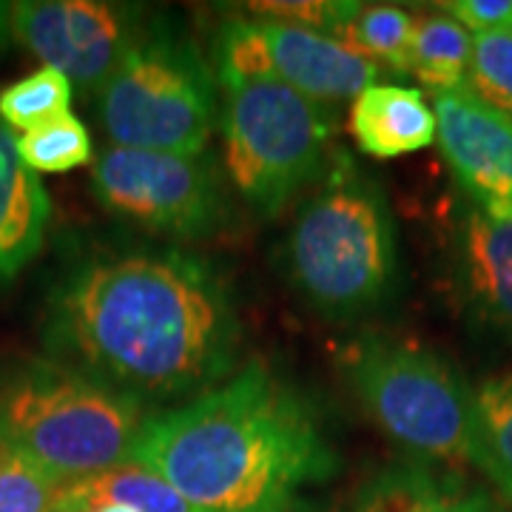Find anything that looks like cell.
<instances>
[{
  "label": "cell",
  "instance_id": "3957f363",
  "mask_svg": "<svg viewBox=\"0 0 512 512\" xmlns=\"http://www.w3.org/2000/svg\"><path fill=\"white\" fill-rule=\"evenodd\" d=\"M325 171L296 211L285 268L313 311L348 322L379 311L396 288V222L379 180L348 151H333Z\"/></svg>",
  "mask_w": 512,
  "mask_h": 512
},
{
  "label": "cell",
  "instance_id": "4fadbf2b",
  "mask_svg": "<svg viewBox=\"0 0 512 512\" xmlns=\"http://www.w3.org/2000/svg\"><path fill=\"white\" fill-rule=\"evenodd\" d=\"M350 512H495V501L461 473L407 458L367 478Z\"/></svg>",
  "mask_w": 512,
  "mask_h": 512
},
{
  "label": "cell",
  "instance_id": "5b68a950",
  "mask_svg": "<svg viewBox=\"0 0 512 512\" xmlns=\"http://www.w3.org/2000/svg\"><path fill=\"white\" fill-rule=\"evenodd\" d=\"M100 126L117 148L200 157L217 123V77L200 46L154 20L97 92Z\"/></svg>",
  "mask_w": 512,
  "mask_h": 512
},
{
  "label": "cell",
  "instance_id": "ac0fdd59",
  "mask_svg": "<svg viewBox=\"0 0 512 512\" xmlns=\"http://www.w3.org/2000/svg\"><path fill=\"white\" fill-rule=\"evenodd\" d=\"M476 467L512 507V373L478 384Z\"/></svg>",
  "mask_w": 512,
  "mask_h": 512
},
{
  "label": "cell",
  "instance_id": "8992f818",
  "mask_svg": "<svg viewBox=\"0 0 512 512\" xmlns=\"http://www.w3.org/2000/svg\"><path fill=\"white\" fill-rule=\"evenodd\" d=\"M345 373L367 416L413 458L476 464V390L450 359L413 342L367 336L348 348Z\"/></svg>",
  "mask_w": 512,
  "mask_h": 512
},
{
  "label": "cell",
  "instance_id": "4316f807",
  "mask_svg": "<svg viewBox=\"0 0 512 512\" xmlns=\"http://www.w3.org/2000/svg\"><path fill=\"white\" fill-rule=\"evenodd\" d=\"M89 512H134L131 507H123V504H100V507H92Z\"/></svg>",
  "mask_w": 512,
  "mask_h": 512
},
{
  "label": "cell",
  "instance_id": "7c38bea8",
  "mask_svg": "<svg viewBox=\"0 0 512 512\" xmlns=\"http://www.w3.org/2000/svg\"><path fill=\"white\" fill-rule=\"evenodd\" d=\"M456 276L478 322L512 342V217L470 205L456 234Z\"/></svg>",
  "mask_w": 512,
  "mask_h": 512
},
{
  "label": "cell",
  "instance_id": "277c9868",
  "mask_svg": "<svg viewBox=\"0 0 512 512\" xmlns=\"http://www.w3.org/2000/svg\"><path fill=\"white\" fill-rule=\"evenodd\" d=\"M146 404L57 359L0 376V444L60 481L131 464Z\"/></svg>",
  "mask_w": 512,
  "mask_h": 512
},
{
  "label": "cell",
  "instance_id": "d4e9b609",
  "mask_svg": "<svg viewBox=\"0 0 512 512\" xmlns=\"http://www.w3.org/2000/svg\"><path fill=\"white\" fill-rule=\"evenodd\" d=\"M362 3H339V0H305V3H248L251 18L285 20L313 32L342 37L348 23L356 18Z\"/></svg>",
  "mask_w": 512,
  "mask_h": 512
},
{
  "label": "cell",
  "instance_id": "6da1fadb",
  "mask_svg": "<svg viewBox=\"0 0 512 512\" xmlns=\"http://www.w3.org/2000/svg\"><path fill=\"white\" fill-rule=\"evenodd\" d=\"M242 322L220 268L180 248L94 256L57 282L46 345L137 402L194 399L225 382Z\"/></svg>",
  "mask_w": 512,
  "mask_h": 512
},
{
  "label": "cell",
  "instance_id": "cb8c5ba5",
  "mask_svg": "<svg viewBox=\"0 0 512 512\" xmlns=\"http://www.w3.org/2000/svg\"><path fill=\"white\" fill-rule=\"evenodd\" d=\"M467 89L487 106L512 114V29L473 35Z\"/></svg>",
  "mask_w": 512,
  "mask_h": 512
},
{
  "label": "cell",
  "instance_id": "ffe728a7",
  "mask_svg": "<svg viewBox=\"0 0 512 512\" xmlns=\"http://www.w3.org/2000/svg\"><path fill=\"white\" fill-rule=\"evenodd\" d=\"M72 83L66 74L52 66H40L37 72L26 74L23 80L6 86L0 92V123L15 131H35V128L55 123L72 114Z\"/></svg>",
  "mask_w": 512,
  "mask_h": 512
},
{
  "label": "cell",
  "instance_id": "30bf717a",
  "mask_svg": "<svg viewBox=\"0 0 512 512\" xmlns=\"http://www.w3.org/2000/svg\"><path fill=\"white\" fill-rule=\"evenodd\" d=\"M436 140L464 194L493 217H512V114L470 89L436 94Z\"/></svg>",
  "mask_w": 512,
  "mask_h": 512
},
{
  "label": "cell",
  "instance_id": "44dd1931",
  "mask_svg": "<svg viewBox=\"0 0 512 512\" xmlns=\"http://www.w3.org/2000/svg\"><path fill=\"white\" fill-rule=\"evenodd\" d=\"M18 154L35 174H66L94 160L92 134L74 114L26 131L18 137Z\"/></svg>",
  "mask_w": 512,
  "mask_h": 512
},
{
  "label": "cell",
  "instance_id": "2e32d148",
  "mask_svg": "<svg viewBox=\"0 0 512 512\" xmlns=\"http://www.w3.org/2000/svg\"><path fill=\"white\" fill-rule=\"evenodd\" d=\"M100 504H123L134 512H205L140 464H123L97 476L66 481L60 512H89Z\"/></svg>",
  "mask_w": 512,
  "mask_h": 512
},
{
  "label": "cell",
  "instance_id": "d6986e66",
  "mask_svg": "<svg viewBox=\"0 0 512 512\" xmlns=\"http://www.w3.org/2000/svg\"><path fill=\"white\" fill-rule=\"evenodd\" d=\"M413 35H416V18L404 12L402 6L382 3V6H362L339 40L348 43L353 52L367 57L370 63H376L379 69L387 66L393 72H410Z\"/></svg>",
  "mask_w": 512,
  "mask_h": 512
},
{
  "label": "cell",
  "instance_id": "9a60e30c",
  "mask_svg": "<svg viewBox=\"0 0 512 512\" xmlns=\"http://www.w3.org/2000/svg\"><path fill=\"white\" fill-rule=\"evenodd\" d=\"M49 220L46 188L20 160L15 134L0 123V282L15 279L40 254Z\"/></svg>",
  "mask_w": 512,
  "mask_h": 512
},
{
  "label": "cell",
  "instance_id": "603a6c76",
  "mask_svg": "<svg viewBox=\"0 0 512 512\" xmlns=\"http://www.w3.org/2000/svg\"><path fill=\"white\" fill-rule=\"evenodd\" d=\"M60 481L0 444V512H60Z\"/></svg>",
  "mask_w": 512,
  "mask_h": 512
},
{
  "label": "cell",
  "instance_id": "83f0119b",
  "mask_svg": "<svg viewBox=\"0 0 512 512\" xmlns=\"http://www.w3.org/2000/svg\"><path fill=\"white\" fill-rule=\"evenodd\" d=\"M282 512H316L313 507H308V504H302V501H296V504H291L288 510H282Z\"/></svg>",
  "mask_w": 512,
  "mask_h": 512
},
{
  "label": "cell",
  "instance_id": "7402d4cb",
  "mask_svg": "<svg viewBox=\"0 0 512 512\" xmlns=\"http://www.w3.org/2000/svg\"><path fill=\"white\" fill-rule=\"evenodd\" d=\"M271 55L259 37L254 18H228L214 37V77L222 89L271 77ZM276 77V74H274Z\"/></svg>",
  "mask_w": 512,
  "mask_h": 512
},
{
  "label": "cell",
  "instance_id": "8fae6325",
  "mask_svg": "<svg viewBox=\"0 0 512 512\" xmlns=\"http://www.w3.org/2000/svg\"><path fill=\"white\" fill-rule=\"evenodd\" d=\"M254 20L271 55L276 77L325 106L356 100L382 74L376 63L353 52L339 37L322 35L285 20Z\"/></svg>",
  "mask_w": 512,
  "mask_h": 512
},
{
  "label": "cell",
  "instance_id": "52a82bcc",
  "mask_svg": "<svg viewBox=\"0 0 512 512\" xmlns=\"http://www.w3.org/2000/svg\"><path fill=\"white\" fill-rule=\"evenodd\" d=\"M222 92L228 177L251 208L274 217L325 168L333 109L274 74Z\"/></svg>",
  "mask_w": 512,
  "mask_h": 512
},
{
  "label": "cell",
  "instance_id": "7a4b0ae2",
  "mask_svg": "<svg viewBox=\"0 0 512 512\" xmlns=\"http://www.w3.org/2000/svg\"><path fill=\"white\" fill-rule=\"evenodd\" d=\"M131 464L205 512H282L339 458L311 402L262 362L188 402L148 413Z\"/></svg>",
  "mask_w": 512,
  "mask_h": 512
},
{
  "label": "cell",
  "instance_id": "5bb4252c",
  "mask_svg": "<svg viewBox=\"0 0 512 512\" xmlns=\"http://www.w3.org/2000/svg\"><path fill=\"white\" fill-rule=\"evenodd\" d=\"M350 131L367 157L393 160L436 140V109H430L421 89L373 83L353 100Z\"/></svg>",
  "mask_w": 512,
  "mask_h": 512
},
{
  "label": "cell",
  "instance_id": "ba28073f",
  "mask_svg": "<svg viewBox=\"0 0 512 512\" xmlns=\"http://www.w3.org/2000/svg\"><path fill=\"white\" fill-rule=\"evenodd\" d=\"M92 188L109 214L160 237H208L225 222L220 174L202 154L106 148L94 160Z\"/></svg>",
  "mask_w": 512,
  "mask_h": 512
},
{
  "label": "cell",
  "instance_id": "484cf974",
  "mask_svg": "<svg viewBox=\"0 0 512 512\" xmlns=\"http://www.w3.org/2000/svg\"><path fill=\"white\" fill-rule=\"evenodd\" d=\"M439 9L476 35L512 29V0H453L441 3Z\"/></svg>",
  "mask_w": 512,
  "mask_h": 512
},
{
  "label": "cell",
  "instance_id": "e0dca14e",
  "mask_svg": "<svg viewBox=\"0 0 512 512\" xmlns=\"http://www.w3.org/2000/svg\"><path fill=\"white\" fill-rule=\"evenodd\" d=\"M473 60V35L447 12H427L416 18L410 74H416L436 94L467 89Z\"/></svg>",
  "mask_w": 512,
  "mask_h": 512
},
{
  "label": "cell",
  "instance_id": "9c48e42d",
  "mask_svg": "<svg viewBox=\"0 0 512 512\" xmlns=\"http://www.w3.org/2000/svg\"><path fill=\"white\" fill-rule=\"evenodd\" d=\"M6 29L83 92H100L140 37L134 9L97 0L12 3Z\"/></svg>",
  "mask_w": 512,
  "mask_h": 512
}]
</instances>
